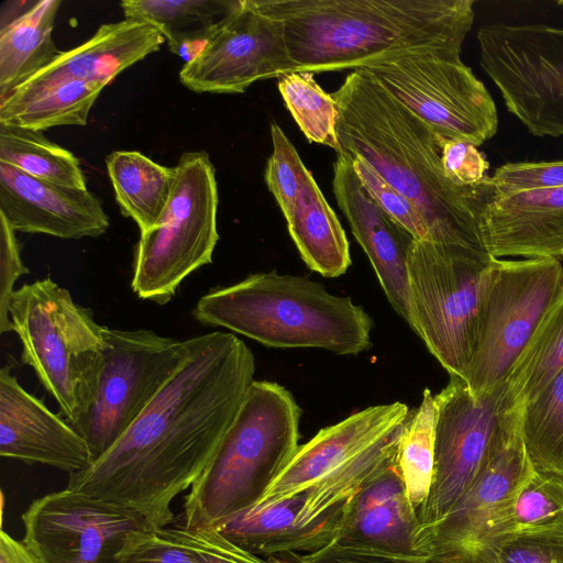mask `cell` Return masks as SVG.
<instances>
[{
    "label": "cell",
    "mask_w": 563,
    "mask_h": 563,
    "mask_svg": "<svg viewBox=\"0 0 563 563\" xmlns=\"http://www.w3.org/2000/svg\"><path fill=\"white\" fill-rule=\"evenodd\" d=\"M331 95L340 151L363 157L418 209L424 242L487 252L481 218L497 197L490 177L475 186L452 183L443 170L438 133L364 70L351 71Z\"/></svg>",
    "instance_id": "2"
},
{
    "label": "cell",
    "mask_w": 563,
    "mask_h": 563,
    "mask_svg": "<svg viewBox=\"0 0 563 563\" xmlns=\"http://www.w3.org/2000/svg\"><path fill=\"white\" fill-rule=\"evenodd\" d=\"M562 294L559 258L494 260L476 347L463 377L473 394L506 384L539 322Z\"/></svg>",
    "instance_id": "11"
},
{
    "label": "cell",
    "mask_w": 563,
    "mask_h": 563,
    "mask_svg": "<svg viewBox=\"0 0 563 563\" xmlns=\"http://www.w3.org/2000/svg\"><path fill=\"white\" fill-rule=\"evenodd\" d=\"M494 260L418 240L410 249L409 325L450 377L463 379L472 361Z\"/></svg>",
    "instance_id": "7"
},
{
    "label": "cell",
    "mask_w": 563,
    "mask_h": 563,
    "mask_svg": "<svg viewBox=\"0 0 563 563\" xmlns=\"http://www.w3.org/2000/svg\"><path fill=\"white\" fill-rule=\"evenodd\" d=\"M10 320L22 345L21 361L75 426L93 398L103 362V325L51 278L24 284L10 303Z\"/></svg>",
    "instance_id": "6"
},
{
    "label": "cell",
    "mask_w": 563,
    "mask_h": 563,
    "mask_svg": "<svg viewBox=\"0 0 563 563\" xmlns=\"http://www.w3.org/2000/svg\"><path fill=\"white\" fill-rule=\"evenodd\" d=\"M255 358L235 334L188 339V353L142 413L67 488L142 514L155 528L201 475L254 380Z\"/></svg>",
    "instance_id": "1"
},
{
    "label": "cell",
    "mask_w": 563,
    "mask_h": 563,
    "mask_svg": "<svg viewBox=\"0 0 563 563\" xmlns=\"http://www.w3.org/2000/svg\"><path fill=\"white\" fill-rule=\"evenodd\" d=\"M332 186L338 205L367 255L388 302L409 324L407 263L415 238L379 207L344 152L338 153L333 164Z\"/></svg>",
    "instance_id": "18"
},
{
    "label": "cell",
    "mask_w": 563,
    "mask_h": 563,
    "mask_svg": "<svg viewBox=\"0 0 563 563\" xmlns=\"http://www.w3.org/2000/svg\"><path fill=\"white\" fill-rule=\"evenodd\" d=\"M301 409L284 386L253 380L210 462L190 487L184 527L219 529L257 504L299 448Z\"/></svg>",
    "instance_id": "5"
},
{
    "label": "cell",
    "mask_w": 563,
    "mask_h": 563,
    "mask_svg": "<svg viewBox=\"0 0 563 563\" xmlns=\"http://www.w3.org/2000/svg\"><path fill=\"white\" fill-rule=\"evenodd\" d=\"M434 400V475L430 494L417 510L421 526L440 520L473 485L506 413L516 406L506 384L475 395L459 377H450Z\"/></svg>",
    "instance_id": "14"
},
{
    "label": "cell",
    "mask_w": 563,
    "mask_h": 563,
    "mask_svg": "<svg viewBox=\"0 0 563 563\" xmlns=\"http://www.w3.org/2000/svg\"><path fill=\"white\" fill-rule=\"evenodd\" d=\"M314 74L296 71L278 78V90L294 120L309 142L340 152L338 106L316 81Z\"/></svg>",
    "instance_id": "34"
},
{
    "label": "cell",
    "mask_w": 563,
    "mask_h": 563,
    "mask_svg": "<svg viewBox=\"0 0 563 563\" xmlns=\"http://www.w3.org/2000/svg\"><path fill=\"white\" fill-rule=\"evenodd\" d=\"M438 135L443 170L452 183L459 186H475L490 177L488 161L476 145Z\"/></svg>",
    "instance_id": "41"
},
{
    "label": "cell",
    "mask_w": 563,
    "mask_h": 563,
    "mask_svg": "<svg viewBox=\"0 0 563 563\" xmlns=\"http://www.w3.org/2000/svg\"><path fill=\"white\" fill-rule=\"evenodd\" d=\"M405 426L373 443L306 489L307 497L299 515V525L330 544L346 505L373 477L396 461Z\"/></svg>",
    "instance_id": "25"
},
{
    "label": "cell",
    "mask_w": 563,
    "mask_h": 563,
    "mask_svg": "<svg viewBox=\"0 0 563 563\" xmlns=\"http://www.w3.org/2000/svg\"><path fill=\"white\" fill-rule=\"evenodd\" d=\"M562 263H563V256L561 258H559Z\"/></svg>",
    "instance_id": "47"
},
{
    "label": "cell",
    "mask_w": 563,
    "mask_h": 563,
    "mask_svg": "<svg viewBox=\"0 0 563 563\" xmlns=\"http://www.w3.org/2000/svg\"><path fill=\"white\" fill-rule=\"evenodd\" d=\"M420 526L395 461L346 505L331 543L391 554H419L415 540Z\"/></svg>",
    "instance_id": "24"
},
{
    "label": "cell",
    "mask_w": 563,
    "mask_h": 563,
    "mask_svg": "<svg viewBox=\"0 0 563 563\" xmlns=\"http://www.w3.org/2000/svg\"><path fill=\"white\" fill-rule=\"evenodd\" d=\"M437 405L429 388L421 404L411 412L400 435L396 463L407 496L418 510L427 500L434 475Z\"/></svg>",
    "instance_id": "33"
},
{
    "label": "cell",
    "mask_w": 563,
    "mask_h": 563,
    "mask_svg": "<svg viewBox=\"0 0 563 563\" xmlns=\"http://www.w3.org/2000/svg\"><path fill=\"white\" fill-rule=\"evenodd\" d=\"M0 563H38L23 540L19 541L4 530L0 533Z\"/></svg>",
    "instance_id": "45"
},
{
    "label": "cell",
    "mask_w": 563,
    "mask_h": 563,
    "mask_svg": "<svg viewBox=\"0 0 563 563\" xmlns=\"http://www.w3.org/2000/svg\"><path fill=\"white\" fill-rule=\"evenodd\" d=\"M104 351L98 384L82 419L71 426L87 442L92 462L142 413L188 353V339L153 330L103 325Z\"/></svg>",
    "instance_id": "13"
},
{
    "label": "cell",
    "mask_w": 563,
    "mask_h": 563,
    "mask_svg": "<svg viewBox=\"0 0 563 563\" xmlns=\"http://www.w3.org/2000/svg\"><path fill=\"white\" fill-rule=\"evenodd\" d=\"M307 493L302 490L273 501H258L217 530L242 550L258 558L286 552H316L328 543L299 525Z\"/></svg>",
    "instance_id": "26"
},
{
    "label": "cell",
    "mask_w": 563,
    "mask_h": 563,
    "mask_svg": "<svg viewBox=\"0 0 563 563\" xmlns=\"http://www.w3.org/2000/svg\"><path fill=\"white\" fill-rule=\"evenodd\" d=\"M266 561L268 563H307L301 554L295 552L271 555Z\"/></svg>",
    "instance_id": "46"
},
{
    "label": "cell",
    "mask_w": 563,
    "mask_h": 563,
    "mask_svg": "<svg viewBox=\"0 0 563 563\" xmlns=\"http://www.w3.org/2000/svg\"><path fill=\"white\" fill-rule=\"evenodd\" d=\"M284 29L297 71L358 69L409 52H462L474 0H254Z\"/></svg>",
    "instance_id": "3"
},
{
    "label": "cell",
    "mask_w": 563,
    "mask_h": 563,
    "mask_svg": "<svg viewBox=\"0 0 563 563\" xmlns=\"http://www.w3.org/2000/svg\"><path fill=\"white\" fill-rule=\"evenodd\" d=\"M21 518L38 563H119L128 536L153 528L136 510L67 487L33 500Z\"/></svg>",
    "instance_id": "15"
},
{
    "label": "cell",
    "mask_w": 563,
    "mask_h": 563,
    "mask_svg": "<svg viewBox=\"0 0 563 563\" xmlns=\"http://www.w3.org/2000/svg\"><path fill=\"white\" fill-rule=\"evenodd\" d=\"M514 520L515 531L563 526V477L534 470L517 496Z\"/></svg>",
    "instance_id": "37"
},
{
    "label": "cell",
    "mask_w": 563,
    "mask_h": 563,
    "mask_svg": "<svg viewBox=\"0 0 563 563\" xmlns=\"http://www.w3.org/2000/svg\"><path fill=\"white\" fill-rule=\"evenodd\" d=\"M461 51L409 52L363 68L389 95L438 134L477 147L498 131V113L489 91Z\"/></svg>",
    "instance_id": "10"
},
{
    "label": "cell",
    "mask_w": 563,
    "mask_h": 563,
    "mask_svg": "<svg viewBox=\"0 0 563 563\" xmlns=\"http://www.w3.org/2000/svg\"><path fill=\"white\" fill-rule=\"evenodd\" d=\"M203 530L148 528L130 533L118 554L119 563H200Z\"/></svg>",
    "instance_id": "36"
},
{
    "label": "cell",
    "mask_w": 563,
    "mask_h": 563,
    "mask_svg": "<svg viewBox=\"0 0 563 563\" xmlns=\"http://www.w3.org/2000/svg\"><path fill=\"white\" fill-rule=\"evenodd\" d=\"M479 65L534 136H563V27L493 23L477 31Z\"/></svg>",
    "instance_id": "12"
},
{
    "label": "cell",
    "mask_w": 563,
    "mask_h": 563,
    "mask_svg": "<svg viewBox=\"0 0 563 563\" xmlns=\"http://www.w3.org/2000/svg\"><path fill=\"white\" fill-rule=\"evenodd\" d=\"M11 369V364L0 369V455L69 474L88 467L92 456L86 440L27 393Z\"/></svg>",
    "instance_id": "19"
},
{
    "label": "cell",
    "mask_w": 563,
    "mask_h": 563,
    "mask_svg": "<svg viewBox=\"0 0 563 563\" xmlns=\"http://www.w3.org/2000/svg\"><path fill=\"white\" fill-rule=\"evenodd\" d=\"M522 406L506 413L488 459L468 490L440 520L420 526L415 548L448 563H498L515 532L517 496L534 471L521 430Z\"/></svg>",
    "instance_id": "8"
},
{
    "label": "cell",
    "mask_w": 563,
    "mask_h": 563,
    "mask_svg": "<svg viewBox=\"0 0 563 563\" xmlns=\"http://www.w3.org/2000/svg\"><path fill=\"white\" fill-rule=\"evenodd\" d=\"M498 563H563V526L515 531L501 544Z\"/></svg>",
    "instance_id": "39"
},
{
    "label": "cell",
    "mask_w": 563,
    "mask_h": 563,
    "mask_svg": "<svg viewBox=\"0 0 563 563\" xmlns=\"http://www.w3.org/2000/svg\"><path fill=\"white\" fill-rule=\"evenodd\" d=\"M164 36L152 25L124 19L100 25L85 43L60 55L19 86L0 104H13L68 80L109 85L120 73L157 52Z\"/></svg>",
    "instance_id": "22"
},
{
    "label": "cell",
    "mask_w": 563,
    "mask_h": 563,
    "mask_svg": "<svg viewBox=\"0 0 563 563\" xmlns=\"http://www.w3.org/2000/svg\"><path fill=\"white\" fill-rule=\"evenodd\" d=\"M239 0H124L125 19L152 25L166 40L213 26L225 18Z\"/></svg>",
    "instance_id": "35"
},
{
    "label": "cell",
    "mask_w": 563,
    "mask_h": 563,
    "mask_svg": "<svg viewBox=\"0 0 563 563\" xmlns=\"http://www.w3.org/2000/svg\"><path fill=\"white\" fill-rule=\"evenodd\" d=\"M115 200L140 233L152 230L167 207L174 167H166L137 151H114L106 157Z\"/></svg>",
    "instance_id": "28"
},
{
    "label": "cell",
    "mask_w": 563,
    "mask_h": 563,
    "mask_svg": "<svg viewBox=\"0 0 563 563\" xmlns=\"http://www.w3.org/2000/svg\"><path fill=\"white\" fill-rule=\"evenodd\" d=\"M344 153L351 157L355 173L379 207L404 227L415 240L424 242L427 240V229L418 209L363 157L347 152Z\"/></svg>",
    "instance_id": "38"
},
{
    "label": "cell",
    "mask_w": 563,
    "mask_h": 563,
    "mask_svg": "<svg viewBox=\"0 0 563 563\" xmlns=\"http://www.w3.org/2000/svg\"><path fill=\"white\" fill-rule=\"evenodd\" d=\"M192 316L275 349H321L357 355L372 347L373 320L350 297L309 278L275 271L209 290Z\"/></svg>",
    "instance_id": "4"
},
{
    "label": "cell",
    "mask_w": 563,
    "mask_h": 563,
    "mask_svg": "<svg viewBox=\"0 0 563 563\" xmlns=\"http://www.w3.org/2000/svg\"><path fill=\"white\" fill-rule=\"evenodd\" d=\"M563 367V294L547 311L506 379L514 405L537 396Z\"/></svg>",
    "instance_id": "31"
},
{
    "label": "cell",
    "mask_w": 563,
    "mask_h": 563,
    "mask_svg": "<svg viewBox=\"0 0 563 563\" xmlns=\"http://www.w3.org/2000/svg\"><path fill=\"white\" fill-rule=\"evenodd\" d=\"M497 196L563 187V159L516 162L497 167L490 176Z\"/></svg>",
    "instance_id": "40"
},
{
    "label": "cell",
    "mask_w": 563,
    "mask_h": 563,
    "mask_svg": "<svg viewBox=\"0 0 563 563\" xmlns=\"http://www.w3.org/2000/svg\"><path fill=\"white\" fill-rule=\"evenodd\" d=\"M0 162L42 180L88 189L79 159L42 131L0 124Z\"/></svg>",
    "instance_id": "30"
},
{
    "label": "cell",
    "mask_w": 563,
    "mask_h": 563,
    "mask_svg": "<svg viewBox=\"0 0 563 563\" xmlns=\"http://www.w3.org/2000/svg\"><path fill=\"white\" fill-rule=\"evenodd\" d=\"M481 233L495 258H561L563 187L497 196L482 213Z\"/></svg>",
    "instance_id": "23"
},
{
    "label": "cell",
    "mask_w": 563,
    "mask_h": 563,
    "mask_svg": "<svg viewBox=\"0 0 563 563\" xmlns=\"http://www.w3.org/2000/svg\"><path fill=\"white\" fill-rule=\"evenodd\" d=\"M0 212L15 231L66 240L98 238L109 217L88 189H75L33 177L0 162Z\"/></svg>",
    "instance_id": "20"
},
{
    "label": "cell",
    "mask_w": 563,
    "mask_h": 563,
    "mask_svg": "<svg viewBox=\"0 0 563 563\" xmlns=\"http://www.w3.org/2000/svg\"><path fill=\"white\" fill-rule=\"evenodd\" d=\"M296 71L282 23L254 0H239L203 51L183 65L179 80L199 93H241L255 81Z\"/></svg>",
    "instance_id": "16"
},
{
    "label": "cell",
    "mask_w": 563,
    "mask_h": 563,
    "mask_svg": "<svg viewBox=\"0 0 563 563\" xmlns=\"http://www.w3.org/2000/svg\"><path fill=\"white\" fill-rule=\"evenodd\" d=\"M307 563H448L428 554H391L330 543L302 555Z\"/></svg>",
    "instance_id": "43"
},
{
    "label": "cell",
    "mask_w": 563,
    "mask_h": 563,
    "mask_svg": "<svg viewBox=\"0 0 563 563\" xmlns=\"http://www.w3.org/2000/svg\"><path fill=\"white\" fill-rule=\"evenodd\" d=\"M16 231L0 212V332L12 331L10 303L18 279L30 271L21 258V245Z\"/></svg>",
    "instance_id": "42"
},
{
    "label": "cell",
    "mask_w": 563,
    "mask_h": 563,
    "mask_svg": "<svg viewBox=\"0 0 563 563\" xmlns=\"http://www.w3.org/2000/svg\"><path fill=\"white\" fill-rule=\"evenodd\" d=\"M60 4L59 0L32 2L22 13L1 23L0 100L60 55L53 40Z\"/></svg>",
    "instance_id": "27"
},
{
    "label": "cell",
    "mask_w": 563,
    "mask_h": 563,
    "mask_svg": "<svg viewBox=\"0 0 563 563\" xmlns=\"http://www.w3.org/2000/svg\"><path fill=\"white\" fill-rule=\"evenodd\" d=\"M411 416L400 401L376 405L321 429L295 455L260 501L306 490L373 443L407 423Z\"/></svg>",
    "instance_id": "21"
},
{
    "label": "cell",
    "mask_w": 563,
    "mask_h": 563,
    "mask_svg": "<svg viewBox=\"0 0 563 563\" xmlns=\"http://www.w3.org/2000/svg\"><path fill=\"white\" fill-rule=\"evenodd\" d=\"M521 430L534 470L563 477V367L522 406Z\"/></svg>",
    "instance_id": "32"
},
{
    "label": "cell",
    "mask_w": 563,
    "mask_h": 563,
    "mask_svg": "<svg viewBox=\"0 0 563 563\" xmlns=\"http://www.w3.org/2000/svg\"><path fill=\"white\" fill-rule=\"evenodd\" d=\"M205 543L200 563H268L253 555L228 539L219 530H203Z\"/></svg>",
    "instance_id": "44"
},
{
    "label": "cell",
    "mask_w": 563,
    "mask_h": 563,
    "mask_svg": "<svg viewBox=\"0 0 563 563\" xmlns=\"http://www.w3.org/2000/svg\"><path fill=\"white\" fill-rule=\"evenodd\" d=\"M271 137L273 152L267 159L265 181L302 261L323 277L344 275L352 261L343 227L277 123L271 124Z\"/></svg>",
    "instance_id": "17"
},
{
    "label": "cell",
    "mask_w": 563,
    "mask_h": 563,
    "mask_svg": "<svg viewBox=\"0 0 563 563\" xmlns=\"http://www.w3.org/2000/svg\"><path fill=\"white\" fill-rule=\"evenodd\" d=\"M218 203L209 154L183 153L164 213L152 230L140 233L134 249L131 287L139 298L165 305L188 275L212 262Z\"/></svg>",
    "instance_id": "9"
},
{
    "label": "cell",
    "mask_w": 563,
    "mask_h": 563,
    "mask_svg": "<svg viewBox=\"0 0 563 563\" xmlns=\"http://www.w3.org/2000/svg\"><path fill=\"white\" fill-rule=\"evenodd\" d=\"M99 81L68 80L13 104H0V124L45 131L54 126L88 122L89 112L101 90Z\"/></svg>",
    "instance_id": "29"
}]
</instances>
